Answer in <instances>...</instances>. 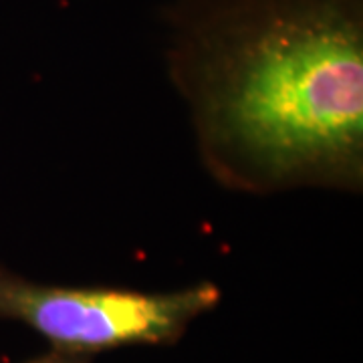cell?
<instances>
[{"instance_id": "1", "label": "cell", "mask_w": 363, "mask_h": 363, "mask_svg": "<svg viewBox=\"0 0 363 363\" xmlns=\"http://www.w3.org/2000/svg\"><path fill=\"white\" fill-rule=\"evenodd\" d=\"M176 40L233 162L269 182L359 176L363 0H188Z\"/></svg>"}, {"instance_id": "2", "label": "cell", "mask_w": 363, "mask_h": 363, "mask_svg": "<svg viewBox=\"0 0 363 363\" xmlns=\"http://www.w3.org/2000/svg\"><path fill=\"white\" fill-rule=\"evenodd\" d=\"M210 283L172 293L30 283L0 269V317L21 321L52 350L87 355L128 345H168L218 305Z\"/></svg>"}, {"instance_id": "3", "label": "cell", "mask_w": 363, "mask_h": 363, "mask_svg": "<svg viewBox=\"0 0 363 363\" xmlns=\"http://www.w3.org/2000/svg\"><path fill=\"white\" fill-rule=\"evenodd\" d=\"M26 363H89L87 355H75V353H65V351L52 350L45 355H39L35 359Z\"/></svg>"}]
</instances>
